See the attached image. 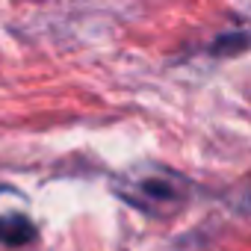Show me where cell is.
I'll return each instance as SVG.
<instances>
[{"mask_svg": "<svg viewBox=\"0 0 251 251\" xmlns=\"http://www.w3.org/2000/svg\"><path fill=\"white\" fill-rule=\"evenodd\" d=\"M189 189L192 186L183 177H177L175 172L148 169V172H139L136 177H130L118 192L142 210H175L177 204H183L189 198Z\"/></svg>", "mask_w": 251, "mask_h": 251, "instance_id": "6da1fadb", "label": "cell"}, {"mask_svg": "<svg viewBox=\"0 0 251 251\" xmlns=\"http://www.w3.org/2000/svg\"><path fill=\"white\" fill-rule=\"evenodd\" d=\"M36 236V227L27 216H18V213H6L0 216V242L6 245H24Z\"/></svg>", "mask_w": 251, "mask_h": 251, "instance_id": "7a4b0ae2", "label": "cell"}, {"mask_svg": "<svg viewBox=\"0 0 251 251\" xmlns=\"http://www.w3.org/2000/svg\"><path fill=\"white\" fill-rule=\"evenodd\" d=\"M236 207H239L242 213H251V180L236 192Z\"/></svg>", "mask_w": 251, "mask_h": 251, "instance_id": "3957f363", "label": "cell"}]
</instances>
